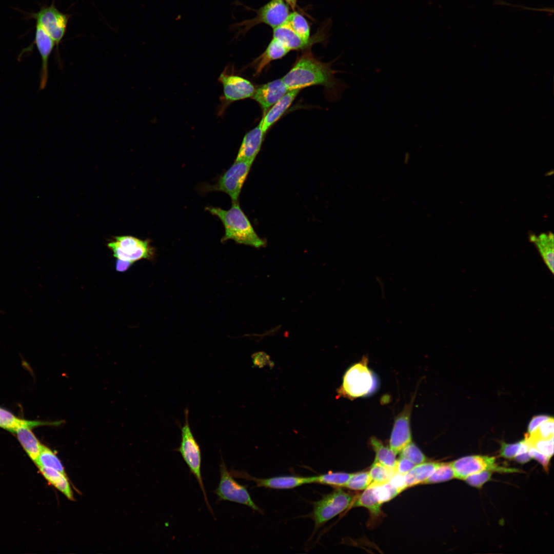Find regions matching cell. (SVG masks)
Masks as SVG:
<instances>
[{
	"mask_svg": "<svg viewBox=\"0 0 554 554\" xmlns=\"http://www.w3.org/2000/svg\"><path fill=\"white\" fill-rule=\"evenodd\" d=\"M335 72L329 64L320 61L311 52H306L298 58L282 79L289 90H301L314 85H323L329 88L338 83L334 81Z\"/></svg>",
	"mask_w": 554,
	"mask_h": 554,
	"instance_id": "cell-1",
	"label": "cell"
},
{
	"mask_svg": "<svg viewBox=\"0 0 554 554\" xmlns=\"http://www.w3.org/2000/svg\"><path fill=\"white\" fill-rule=\"evenodd\" d=\"M206 210L217 216L225 228V234L221 241L232 240L239 244L259 248L265 245L264 241L256 234L249 219L241 209L238 201L232 202L228 210L219 207H207Z\"/></svg>",
	"mask_w": 554,
	"mask_h": 554,
	"instance_id": "cell-2",
	"label": "cell"
},
{
	"mask_svg": "<svg viewBox=\"0 0 554 554\" xmlns=\"http://www.w3.org/2000/svg\"><path fill=\"white\" fill-rule=\"evenodd\" d=\"M188 409H186L185 410V423L181 428V441L179 447L176 449V450L180 453L188 466L190 472L197 480L204 496L206 506L210 512L213 515L207 498L202 476L201 451L200 446L191 430L188 420Z\"/></svg>",
	"mask_w": 554,
	"mask_h": 554,
	"instance_id": "cell-3",
	"label": "cell"
},
{
	"mask_svg": "<svg viewBox=\"0 0 554 554\" xmlns=\"http://www.w3.org/2000/svg\"><path fill=\"white\" fill-rule=\"evenodd\" d=\"M376 385L374 374L368 367V360L363 357L345 372L341 393L349 398H357L370 393Z\"/></svg>",
	"mask_w": 554,
	"mask_h": 554,
	"instance_id": "cell-4",
	"label": "cell"
},
{
	"mask_svg": "<svg viewBox=\"0 0 554 554\" xmlns=\"http://www.w3.org/2000/svg\"><path fill=\"white\" fill-rule=\"evenodd\" d=\"M255 17L237 23L229 26L230 31L242 27L236 32L235 37L245 33L251 28L260 23H265L273 29L285 23L290 14L289 7L284 0H271L257 11Z\"/></svg>",
	"mask_w": 554,
	"mask_h": 554,
	"instance_id": "cell-5",
	"label": "cell"
},
{
	"mask_svg": "<svg viewBox=\"0 0 554 554\" xmlns=\"http://www.w3.org/2000/svg\"><path fill=\"white\" fill-rule=\"evenodd\" d=\"M355 497L338 488L313 503L311 517L318 528L351 507Z\"/></svg>",
	"mask_w": 554,
	"mask_h": 554,
	"instance_id": "cell-6",
	"label": "cell"
},
{
	"mask_svg": "<svg viewBox=\"0 0 554 554\" xmlns=\"http://www.w3.org/2000/svg\"><path fill=\"white\" fill-rule=\"evenodd\" d=\"M220 480L213 491L218 501H227L245 505L254 510L261 511L253 501L246 487L238 483L233 478L222 459L220 466Z\"/></svg>",
	"mask_w": 554,
	"mask_h": 554,
	"instance_id": "cell-7",
	"label": "cell"
},
{
	"mask_svg": "<svg viewBox=\"0 0 554 554\" xmlns=\"http://www.w3.org/2000/svg\"><path fill=\"white\" fill-rule=\"evenodd\" d=\"M30 17L53 39L57 50L65 35L70 15L60 11L52 3L42 6L38 11L31 13Z\"/></svg>",
	"mask_w": 554,
	"mask_h": 554,
	"instance_id": "cell-8",
	"label": "cell"
},
{
	"mask_svg": "<svg viewBox=\"0 0 554 554\" xmlns=\"http://www.w3.org/2000/svg\"><path fill=\"white\" fill-rule=\"evenodd\" d=\"M113 255L117 259L132 263L141 259H151L154 250L148 240H142L132 236H116L108 244Z\"/></svg>",
	"mask_w": 554,
	"mask_h": 554,
	"instance_id": "cell-9",
	"label": "cell"
},
{
	"mask_svg": "<svg viewBox=\"0 0 554 554\" xmlns=\"http://www.w3.org/2000/svg\"><path fill=\"white\" fill-rule=\"evenodd\" d=\"M253 162L235 160L231 167L220 176L217 183L210 189L225 192L229 195L232 202L238 201L243 185Z\"/></svg>",
	"mask_w": 554,
	"mask_h": 554,
	"instance_id": "cell-10",
	"label": "cell"
},
{
	"mask_svg": "<svg viewBox=\"0 0 554 554\" xmlns=\"http://www.w3.org/2000/svg\"><path fill=\"white\" fill-rule=\"evenodd\" d=\"M455 478L464 479L467 476L485 470L500 472H518L515 468L498 466L494 457L484 456H469L461 458L450 463Z\"/></svg>",
	"mask_w": 554,
	"mask_h": 554,
	"instance_id": "cell-11",
	"label": "cell"
},
{
	"mask_svg": "<svg viewBox=\"0 0 554 554\" xmlns=\"http://www.w3.org/2000/svg\"><path fill=\"white\" fill-rule=\"evenodd\" d=\"M232 476L241 478L254 482L258 487L276 489H292L303 484L312 483V477H300L295 476H278L269 478L260 479L254 478L246 472L235 470L230 471Z\"/></svg>",
	"mask_w": 554,
	"mask_h": 554,
	"instance_id": "cell-12",
	"label": "cell"
},
{
	"mask_svg": "<svg viewBox=\"0 0 554 554\" xmlns=\"http://www.w3.org/2000/svg\"><path fill=\"white\" fill-rule=\"evenodd\" d=\"M219 81L223 85L225 98L229 102L252 97L255 90L249 81L239 75L222 73Z\"/></svg>",
	"mask_w": 554,
	"mask_h": 554,
	"instance_id": "cell-13",
	"label": "cell"
},
{
	"mask_svg": "<svg viewBox=\"0 0 554 554\" xmlns=\"http://www.w3.org/2000/svg\"><path fill=\"white\" fill-rule=\"evenodd\" d=\"M412 402L407 405L394 420L389 440V447L395 453L411 442L410 426Z\"/></svg>",
	"mask_w": 554,
	"mask_h": 554,
	"instance_id": "cell-14",
	"label": "cell"
},
{
	"mask_svg": "<svg viewBox=\"0 0 554 554\" xmlns=\"http://www.w3.org/2000/svg\"><path fill=\"white\" fill-rule=\"evenodd\" d=\"M34 44H35L41 59L39 74V90L46 87L48 80V62L55 43L53 39L39 25L36 24Z\"/></svg>",
	"mask_w": 554,
	"mask_h": 554,
	"instance_id": "cell-15",
	"label": "cell"
},
{
	"mask_svg": "<svg viewBox=\"0 0 554 554\" xmlns=\"http://www.w3.org/2000/svg\"><path fill=\"white\" fill-rule=\"evenodd\" d=\"M289 90L282 78L277 79L255 89L252 97L260 104L264 114Z\"/></svg>",
	"mask_w": 554,
	"mask_h": 554,
	"instance_id": "cell-16",
	"label": "cell"
},
{
	"mask_svg": "<svg viewBox=\"0 0 554 554\" xmlns=\"http://www.w3.org/2000/svg\"><path fill=\"white\" fill-rule=\"evenodd\" d=\"M264 135L260 121L256 127L244 136L235 160L253 162L260 150Z\"/></svg>",
	"mask_w": 554,
	"mask_h": 554,
	"instance_id": "cell-17",
	"label": "cell"
},
{
	"mask_svg": "<svg viewBox=\"0 0 554 554\" xmlns=\"http://www.w3.org/2000/svg\"><path fill=\"white\" fill-rule=\"evenodd\" d=\"M301 89L289 90L264 114L261 122L263 132L268 130L283 115L291 105Z\"/></svg>",
	"mask_w": 554,
	"mask_h": 554,
	"instance_id": "cell-18",
	"label": "cell"
},
{
	"mask_svg": "<svg viewBox=\"0 0 554 554\" xmlns=\"http://www.w3.org/2000/svg\"><path fill=\"white\" fill-rule=\"evenodd\" d=\"M273 38L276 39L289 50L304 49L310 45L299 36L286 22L273 29Z\"/></svg>",
	"mask_w": 554,
	"mask_h": 554,
	"instance_id": "cell-19",
	"label": "cell"
},
{
	"mask_svg": "<svg viewBox=\"0 0 554 554\" xmlns=\"http://www.w3.org/2000/svg\"><path fill=\"white\" fill-rule=\"evenodd\" d=\"M289 51L282 43L272 38L265 51L253 62L255 74H260L271 61L283 57Z\"/></svg>",
	"mask_w": 554,
	"mask_h": 554,
	"instance_id": "cell-20",
	"label": "cell"
},
{
	"mask_svg": "<svg viewBox=\"0 0 554 554\" xmlns=\"http://www.w3.org/2000/svg\"><path fill=\"white\" fill-rule=\"evenodd\" d=\"M32 429L28 426H22L14 432L26 452L34 462L39 454L43 445L32 431Z\"/></svg>",
	"mask_w": 554,
	"mask_h": 554,
	"instance_id": "cell-21",
	"label": "cell"
},
{
	"mask_svg": "<svg viewBox=\"0 0 554 554\" xmlns=\"http://www.w3.org/2000/svg\"><path fill=\"white\" fill-rule=\"evenodd\" d=\"M530 241L534 243L549 270L553 273V235L552 233L531 235Z\"/></svg>",
	"mask_w": 554,
	"mask_h": 554,
	"instance_id": "cell-22",
	"label": "cell"
},
{
	"mask_svg": "<svg viewBox=\"0 0 554 554\" xmlns=\"http://www.w3.org/2000/svg\"><path fill=\"white\" fill-rule=\"evenodd\" d=\"M442 463L426 462L416 465L407 473L404 474L406 488L419 484H423Z\"/></svg>",
	"mask_w": 554,
	"mask_h": 554,
	"instance_id": "cell-23",
	"label": "cell"
},
{
	"mask_svg": "<svg viewBox=\"0 0 554 554\" xmlns=\"http://www.w3.org/2000/svg\"><path fill=\"white\" fill-rule=\"evenodd\" d=\"M54 422L30 421L17 418L9 411L0 407V427L9 431H14L19 427L28 426L33 428L44 425H54Z\"/></svg>",
	"mask_w": 554,
	"mask_h": 554,
	"instance_id": "cell-24",
	"label": "cell"
},
{
	"mask_svg": "<svg viewBox=\"0 0 554 554\" xmlns=\"http://www.w3.org/2000/svg\"><path fill=\"white\" fill-rule=\"evenodd\" d=\"M44 478L67 498L73 499V493L66 474L49 468L38 467Z\"/></svg>",
	"mask_w": 554,
	"mask_h": 554,
	"instance_id": "cell-25",
	"label": "cell"
},
{
	"mask_svg": "<svg viewBox=\"0 0 554 554\" xmlns=\"http://www.w3.org/2000/svg\"><path fill=\"white\" fill-rule=\"evenodd\" d=\"M381 505L374 493L372 485L370 484L361 495L355 498L351 507H365L373 516H378L381 512Z\"/></svg>",
	"mask_w": 554,
	"mask_h": 554,
	"instance_id": "cell-26",
	"label": "cell"
},
{
	"mask_svg": "<svg viewBox=\"0 0 554 554\" xmlns=\"http://www.w3.org/2000/svg\"><path fill=\"white\" fill-rule=\"evenodd\" d=\"M370 444L375 453V461L395 468L397 454L390 447L385 446L381 441L374 437L370 438Z\"/></svg>",
	"mask_w": 554,
	"mask_h": 554,
	"instance_id": "cell-27",
	"label": "cell"
},
{
	"mask_svg": "<svg viewBox=\"0 0 554 554\" xmlns=\"http://www.w3.org/2000/svg\"><path fill=\"white\" fill-rule=\"evenodd\" d=\"M34 463L38 467L52 468L66 474L64 467L58 458L52 450L43 445Z\"/></svg>",
	"mask_w": 554,
	"mask_h": 554,
	"instance_id": "cell-28",
	"label": "cell"
},
{
	"mask_svg": "<svg viewBox=\"0 0 554 554\" xmlns=\"http://www.w3.org/2000/svg\"><path fill=\"white\" fill-rule=\"evenodd\" d=\"M352 474L342 472H328L319 476H313L312 483L343 487H345Z\"/></svg>",
	"mask_w": 554,
	"mask_h": 554,
	"instance_id": "cell-29",
	"label": "cell"
},
{
	"mask_svg": "<svg viewBox=\"0 0 554 554\" xmlns=\"http://www.w3.org/2000/svg\"><path fill=\"white\" fill-rule=\"evenodd\" d=\"M286 23L304 40L310 42V27L305 18L296 11L290 13Z\"/></svg>",
	"mask_w": 554,
	"mask_h": 554,
	"instance_id": "cell-30",
	"label": "cell"
},
{
	"mask_svg": "<svg viewBox=\"0 0 554 554\" xmlns=\"http://www.w3.org/2000/svg\"><path fill=\"white\" fill-rule=\"evenodd\" d=\"M371 483L381 484L388 482L397 473L395 468L374 461L369 472Z\"/></svg>",
	"mask_w": 554,
	"mask_h": 554,
	"instance_id": "cell-31",
	"label": "cell"
},
{
	"mask_svg": "<svg viewBox=\"0 0 554 554\" xmlns=\"http://www.w3.org/2000/svg\"><path fill=\"white\" fill-rule=\"evenodd\" d=\"M450 463H442L434 472L423 484H433L447 481L454 478Z\"/></svg>",
	"mask_w": 554,
	"mask_h": 554,
	"instance_id": "cell-32",
	"label": "cell"
},
{
	"mask_svg": "<svg viewBox=\"0 0 554 554\" xmlns=\"http://www.w3.org/2000/svg\"><path fill=\"white\" fill-rule=\"evenodd\" d=\"M528 446L532 447L550 458L553 454V437L548 439L532 438L525 436Z\"/></svg>",
	"mask_w": 554,
	"mask_h": 554,
	"instance_id": "cell-33",
	"label": "cell"
},
{
	"mask_svg": "<svg viewBox=\"0 0 554 554\" xmlns=\"http://www.w3.org/2000/svg\"><path fill=\"white\" fill-rule=\"evenodd\" d=\"M370 484L372 485L374 493L381 504L390 501L400 493L388 482L381 484L371 483Z\"/></svg>",
	"mask_w": 554,
	"mask_h": 554,
	"instance_id": "cell-34",
	"label": "cell"
},
{
	"mask_svg": "<svg viewBox=\"0 0 554 554\" xmlns=\"http://www.w3.org/2000/svg\"><path fill=\"white\" fill-rule=\"evenodd\" d=\"M400 452V457L406 458L415 465H418L427 461L425 455L411 442L403 448Z\"/></svg>",
	"mask_w": 554,
	"mask_h": 554,
	"instance_id": "cell-35",
	"label": "cell"
},
{
	"mask_svg": "<svg viewBox=\"0 0 554 554\" xmlns=\"http://www.w3.org/2000/svg\"><path fill=\"white\" fill-rule=\"evenodd\" d=\"M369 472H359L352 473L345 487L355 490L365 489L371 483Z\"/></svg>",
	"mask_w": 554,
	"mask_h": 554,
	"instance_id": "cell-36",
	"label": "cell"
},
{
	"mask_svg": "<svg viewBox=\"0 0 554 554\" xmlns=\"http://www.w3.org/2000/svg\"><path fill=\"white\" fill-rule=\"evenodd\" d=\"M553 419L550 417L548 420L542 422L530 434L526 436L536 439H548L553 437Z\"/></svg>",
	"mask_w": 554,
	"mask_h": 554,
	"instance_id": "cell-37",
	"label": "cell"
},
{
	"mask_svg": "<svg viewBox=\"0 0 554 554\" xmlns=\"http://www.w3.org/2000/svg\"><path fill=\"white\" fill-rule=\"evenodd\" d=\"M492 472L489 470H483L471 474L464 480L470 485L479 488L491 479Z\"/></svg>",
	"mask_w": 554,
	"mask_h": 554,
	"instance_id": "cell-38",
	"label": "cell"
},
{
	"mask_svg": "<svg viewBox=\"0 0 554 554\" xmlns=\"http://www.w3.org/2000/svg\"><path fill=\"white\" fill-rule=\"evenodd\" d=\"M520 443L521 442L514 444H507L504 442H501L500 456L509 459L515 458L517 453Z\"/></svg>",
	"mask_w": 554,
	"mask_h": 554,
	"instance_id": "cell-39",
	"label": "cell"
},
{
	"mask_svg": "<svg viewBox=\"0 0 554 554\" xmlns=\"http://www.w3.org/2000/svg\"><path fill=\"white\" fill-rule=\"evenodd\" d=\"M528 452L532 458L538 461L542 465L545 471L548 470L550 458L532 447L528 446Z\"/></svg>",
	"mask_w": 554,
	"mask_h": 554,
	"instance_id": "cell-40",
	"label": "cell"
},
{
	"mask_svg": "<svg viewBox=\"0 0 554 554\" xmlns=\"http://www.w3.org/2000/svg\"><path fill=\"white\" fill-rule=\"evenodd\" d=\"M416 465L409 460L400 457L397 460L395 470L397 473L405 474L413 468Z\"/></svg>",
	"mask_w": 554,
	"mask_h": 554,
	"instance_id": "cell-41",
	"label": "cell"
},
{
	"mask_svg": "<svg viewBox=\"0 0 554 554\" xmlns=\"http://www.w3.org/2000/svg\"><path fill=\"white\" fill-rule=\"evenodd\" d=\"M388 482L400 493L406 488L404 474L396 473Z\"/></svg>",
	"mask_w": 554,
	"mask_h": 554,
	"instance_id": "cell-42",
	"label": "cell"
},
{
	"mask_svg": "<svg viewBox=\"0 0 554 554\" xmlns=\"http://www.w3.org/2000/svg\"><path fill=\"white\" fill-rule=\"evenodd\" d=\"M550 417L545 415L536 416L532 418L528 426V434H530L544 421Z\"/></svg>",
	"mask_w": 554,
	"mask_h": 554,
	"instance_id": "cell-43",
	"label": "cell"
},
{
	"mask_svg": "<svg viewBox=\"0 0 554 554\" xmlns=\"http://www.w3.org/2000/svg\"><path fill=\"white\" fill-rule=\"evenodd\" d=\"M132 263L125 260L118 259L116 263V270L120 272L125 271L131 266Z\"/></svg>",
	"mask_w": 554,
	"mask_h": 554,
	"instance_id": "cell-44",
	"label": "cell"
},
{
	"mask_svg": "<svg viewBox=\"0 0 554 554\" xmlns=\"http://www.w3.org/2000/svg\"><path fill=\"white\" fill-rule=\"evenodd\" d=\"M515 458L518 462L524 464L530 461L531 457L527 451L517 454Z\"/></svg>",
	"mask_w": 554,
	"mask_h": 554,
	"instance_id": "cell-45",
	"label": "cell"
}]
</instances>
